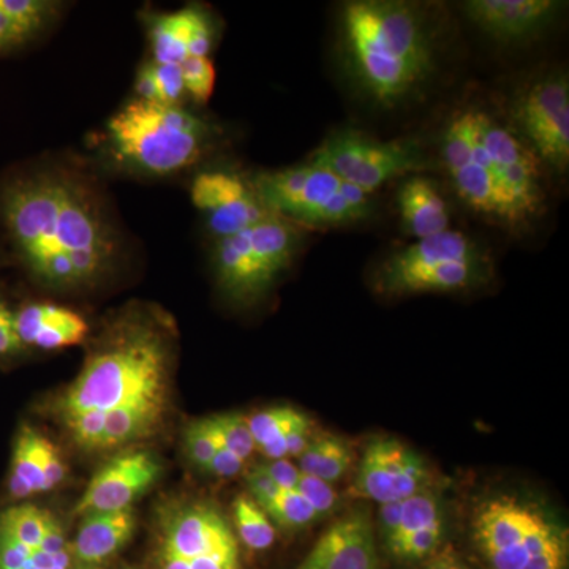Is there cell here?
<instances>
[{"label":"cell","instance_id":"cell-38","mask_svg":"<svg viewBox=\"0 0 569 569\" xmlns=\"http://www.w3.org/2000/svg\"><path fill=\"white\" fill-rule=\"evenodd\" d=\"M280 489L295 490L301 478V470L290 459L266 460L258 466Z\"/></svg>","mask_w":569,"mask_h":569},{"label":"cell","instance_id":"cell-22","mask_svg":"<svg viewBox=\"0 0 569 569\" xmlns=\"http://www.w3.org/2000/svg\"><path fill=\"white\" fill-rule=\"evenodd\" d=\"M133 530L132 509L86 515L74 538V556L82 563H102L127 545Z\"/></svg>","mask_w":569,"mask_h":569},{"label":"cell","instance_id":"cell-6","mask_svg":"<svg viewBox=\"0 0 569 569\" xmlns=\"http://www.w3.org/2000/svg\"><path fill=\"white\" fill-rule=\"evenodd\" d=\"M269 212L299 228H339L369 219L372 197L309 162L260 173L252 181Z\"/></svg>","mask_w":569,"mask_h":569},{"label":"cell","instance_id":"cell-21","mask_svg":"<svg viewBox=\"0 0 569 569\" xmlns=\"http://www.w3.org/2000/svg\"><path fill=\"white\" fill-rule=\"evenodd\" d=\"M17 328L22 346L41 350L78 346L89 332V326L80 313L52 305L24 307L17 313Z\"/></svg>","mask_w":569,"mask_h":569},{"label":"cell","instance_id":"cell-28","mask_svg":"<svg viewBox=\"0 0 569 569\" xmlns=\"http://www.w3.org/2000/svg\"><path fill=\"white\" fill-rule=\"evenodd\" d=\"M50 441L37 433L32 427L24 426L17 437L11 473L20 478L32 493L47 492L44 481V455Z\"/></svg>","mask_w":569,"mask_h":569},{"label":"cell","instance_id":"cell-32","mask_svg":"<svg viewBox=\"0 0 569 569\" xmlns=\"http://www.w3.org/2000/svg\"><path fill=\"white\" fill-rule=\"evenodd\" d=\"M211 421L222 438L224 447L233 451L236 456L247 460L253 455L257 448H254L246 417L238 413L219 415V417L211 418Z\"/></svg>","mask_w":569,"mask_h":569},{"label":"cell","instance_id":"cell-44","mask_svg":"<svg viewBox=\"0 0 569 569\" xmlns=\"http://www.w3.org/2000/svg\"><path fill=\"white\" fill-rule=\"evenodd\" d=\"M66 478V466H63L61 456L54 445L48 443L47 455H44V481L47 490L58 488Z\"/></svg>","mask_w":569,"mask_h":569},{"label":"cell","instance_id":"cell-36","mask_svg":"<svg viewBox=\"0 0 569 569\" xmlns=\"http://www.w3.org/2000/svg\"><path fill=\"white\" fill-rule=\"evenodd\" d=\"M296 492L309 501L310 507L316 509L320 518L331 515L339 505V493L335 486L321 481V479L309 477V475L301 473Z\"/></svg>","mask_w":569,"mask_h":569},{"label":"cell","instance_id":"cell-33","mask_svg":"<svg viewBox=\"0 0 569 569\" xmlns=\"http://www.w3.org/2000/svg\"><path fill=\"white\" fill-rule=\"evenodd\" d=\"M181 73L186 96L192 97L197 103H206L211 99L216 86V67L211 59H189L181 63Z\"/></svg>","mask_w":569,"mask_h":569},{"label":"cell","instance_id":"cell-1","mask_svg":"<svg viewBox=\"0 0 569 569\" xmlns=\"http://www.w3.org/2000/svg\"><path fill=\"white\" fill-rule=\"evenodd\" d=\"M0 211L22 260L52 287L91 283L118 249L96 194L66 171H39L11 182Z\"/></svg>","mask_w":569,"mask_h":569},{"label":"cell","instance_id":"cell-9","mask_svg":"<svg viewBox=\"0 0 569 569\" xmlns=\"http://www.w3.org/2000/svg\"><path fill=\"white\" fill-rule=\"evenodd\" d=\"M471 533L490 569H526L535 556L567 539L541 509L512 496L482 501L475 511Z\"/></svg>","mask_w":569,"mask_h":569},{"label":"cell","instance_id":"cell-14","mask_svg":"<svg viewBox=\"0 0 569 569\" xmlns=\"http://www.w3.org/2000/svg\"><path fill=\"white\" fill-rule=\"evenodd\" d=\"M190 197L217 241L272 216L261 203L253 183L233 171L213 170L194 176Z\"/></svg>","mask_w":569,"mask_h":569},{"label":"cell","instance_id":"cell-40","mask_svg":"<svg viewBox=\"0 0 569 569\" xmlns=\"http://www.w3.org/2000/svg\"><path fill=\"white\" fill-rule=\"evenodd\" d=\"M17 328V313L0 302V355L13 353L22 348Z\"/></svg>","mask_w":569,"mask_h":569},{"label":"cell","instance_id":"cell-8","mask_svg":"<svg viewBox=\"0 0 569 569\" xmlns=\"http://www.w3.org/2000/svg\"><path fill=\"white\" fill-rule=\"evenodd\" d=\"M310 160L370 197L387 183L430 167L421 142L411 138L378 140L355 129L336 130L326 137Z\"/></svg>","mask_w":569,"mask_h":569},{"label":"cell","instance_id":"cell-42","mask_svg":"<svg viewBox=\"0 0 569 569\" xmlns=\"http://www.w3.org/2000/svg\"><path fill=\"white\" fill-rule=\"evenodd\" d=\"M400 512H402V501H395V503L380 505L378 511V531L383 539L385 545L395 537L397 527L400 523Z\"/></svg>","mask_w":569,"mask_h":569},{"label":"cell","instance_id":"cell-31","mask_svg":"<svg viewBox=\"0 0 569 569\" xmlns=\"http://www.w3.org/2000/svg\"><path fill=\"white\" fill-rule=\"evenodd\" d=\"M47 518V511H41L33 505H20V507L7 509L0 515V527L9 531L11 537L18 539L21 545L28 546L32 550H39Z\"/></svg>","mask_w":569,"mask_h":569},{"label":"cell","instance_id":"cell-15","mask_svg":"<svg viewBox=\"0 0 569 569\" xmlns=\"http://www.w3.org/2000/svg\"><path fill=\"white\" fill-rule=\"evenodd\" d=\"M567 3L557 0H468L463 13L471 24L500 44L537 40Z\"/></svg>","mask_w":569,"mask_h":569},{"label":"cell","instance_id":"cell-13","mask_svg":"<svg viewBox=\"0 0 569 569\" xmlns=\"http://www.w3.org/2000/svg\"><path fill=\"white\" fill-rule=\"evenodd\" d=\"M429 471L413 449L396 438L377 437L367 445L355 492L378 505L403 501L426 489Z\"/></svg>","mask_w":569,"mask_h":569},{"label":"cell","instance_id":"cell-12","mask_svg":"<svg viewBox=\"0 0 569 569\" xmlns=\"http://www.w3.org/2000/svg\"><path fill=\"white\" fill-rule=\"evenodd\" d=\"M440 159L460 200L489 222L512 231L507 204L478 138L473 107L452 112L445 123Z\"/></svg>","mask_w":569,"mask_h":569},{"label":"cell","instance_id":"cell-11","mask_svg":"<svg viewBox=\"0 0 569 569\" xmlns=\"http://www.w3.org/2000/svg\"><path fill=\"white\" fill-rule=\"evenodd\" d=\"M545 170L565 174L569 167V82L563 71H548L523 86L508 123Z\"/></svg>","mask_w":569,"mask_h":569},{"label":"cell","instance_id":"cell-19","mask_svg":"<svg viewBox=\"0 0 569 569\" xmlns=\"http://www.w3.org/2000/svg\"><path fill=\"white\" fill-rule=\"evenodd\" d=\"M153 62L181 66L194 58H209L216 43V26L201 7H186L156 17L149 26Z\"/></svg>","mask_w":569,"mask_h":569},{"label":"cell","instance_id":"cell-48","mask_svg":"<svg viewBox=\"0 0 569 569\" xmlns=\"http://www.w3.org/2000/svg\"><path fill=\"white\" fill-rule=\"evenodd\" d=\"M28 569H37V568H28ZM56 569H62V568H56Z\"/></svg>","mask_w":569,"mask_h":569},{"label":"cell","instance_id":"cell-45","mask_svg":"<svg viewBox=\"0 0 569 569\" xmlns=\"http://www.w3.org/2000/svg\"><path fill=\"white\" fill-rule=\"evenodd\" d=\"M39 550L47 553H59L66 550L62 526L50 512H48L47 526H44L43 539H41Z\"/></svg>","mask_w":569,"mask_h":569},{"label":"cell","instance_id":"cell-18","mask_svg":"<svg viewBox=\"0 0 569 569\" xmlns=\"http://www.w3.org/2000/svg\"><path fill=\"white\" fill-rule=\"evenodd\" d=\"M163 549L187 561L200 557H239L238 541L216 509L193 505L173 512L164 523Z\"/></svg>","mask_w":569,"mask_h":569},{"label":"cell","instance_id":"cell-35","mask_svg":"<svg viewBox=\"0 0 569 569\" xmlns=\"http://www.w3.org/2000/svg\"><path fill=\"white\" fill-rule=\"evenodd\" d=\"M104 419H107L104 411H84V413L67 418L66 425L81 448L96 451L102 443Z\"/></svg>","mask_w":569,"mask_h":569},{"label":"cell","instance_id":"cell-25","mask_svg":"<svg viewBox=\"0 0 569 569\" xmlns=\"http://www.w3.org/2000/svg\"><path fill=\"white\" fill-rule=\"evenodd\" d=\"M353 462L355 451L346 440L323 433L312 438L299 455L298 468L301 473L335 486L346 477Z\"/></svg>","mask_w":569,"mask_h":569},{"label":"cell","instance_id":"cell-47","mask_svg":"<svg viewBox=\"0 0 569 569\" xmlns=\"http://www.w3.org/2000/svg\"><path fill=\"white\" fill-rule=\"evenodd\" d=\"M160 563H162V569H192L189 561L163 548L160 553Z\"/></svg>","mask_w":569,"mask_h":569},{"label":"cell","instance_id":"cell-26","mask_svg":"<svg viewBox=\"0 0 569 569\" xmlns=\"http://www.w3.org/2000/svg\"><path fill=\"white\" fill-rule=\"evenodd\" d=\"M301 411L276 407L247 418L254 448L268 460L288 459L287 438Z\"/></svg>","mask_w":569,"mask_h":569},{"label":"cell","instance_id":"cell-43","mask_svg":"<svg viewBox=\"0 0 569 569\" xmlns=\"http://www.w3.org/2000/svg\"><path fill=\"white\" fill-rule=\"evenodd\" d=\"M422 569H473L452 546H445L426 560Z\"/></svg>","mask_w":569,"mask_h":569},{"label":"cell","instance_id":"cell-24","mask_svg":"<svg viewBox=\"0 0 569 569\" xmlns=\"http://www.w3.org/2000/svg\"><path fill=\"white\" fill-rule=\"evenodd\" d=\"M163 400H140L108 411L100 449L126 447L148 437L159 425Z\"/></svg>","mask_w":569,"mask_h":569},{"label":"cell","instance_id":"cell-20","mask_svg":"<svg viewBox=\"0 0 569 569\" xmlns=\"http://www.w3.org/2000/svg\"><path fill=\"white\" fill-rule=\"evenodd\" d=\"M396 203L403 231L415 241L451 230L447 201L432 179L425 176L402 179L397 189Z\"/></svg>","mask_w":569,"mask_h":569},{"label":"cell","instance_id":"cell-5","mask_svg":"<svg viewBox=\"0 0 569 569\" xmlns=\"http://www.w3.org/2000/svg\"><path fill=\"white\" fill-rule=\"evenodd\" d=\"M493 261L462 231L448 230L388 254L373 272L378 293H452L489 282Z\"/></svg>","mask_w":569,"mask_h":569},{"label":"cell","instance_id":"cell-39","mask_svg":"<svg viewBox=\"0 0 569 569\" xmlns=\"http://www.w3.org/2000/svg\"><path fill=\"white\" fill-rule=\"evenodd\" d=\"M244 463L246 460H242L239 456H236L233 451H230V449L224 447L222 438H220L216 456H213L209 466L206 467V470L211 471L212 475H216V477L219 478H234L241 473L242 468H244Z\"/></svg>","mask_w":569,"mask_h":569},{"label":"cell","instance_id":"cell-30","mask_svg":"<svg viewBox=\"0 0 569 569\" xmlns=\"http://www.w3.org/2000/svg\"><path fill=\"white\" fill-rule=\"evenodd\" d=\"M257 505L282 529H305L321 519L309 501L296 490L277 488L271 497Z\"/></svg>","mask_w":569,"mask_h":569},{"label":"cell","instance_id":"cell-16","mask_svg":"<svg viewBox=\"0 0 569 569\" xmlns=\"http://www.w3.org/2000/svg\"><path fill=\"white\" fill-rule=\"evenodd\" d=\"M159 475V463L146 452L119 456L96 473L74 511L86 516L130 509L133 501L151 488Z\"/></svg>","mask_w":569,"mask_h":569},{"label":"cell","instance_id":"cell-23","mask_svg":"<svg viewBox=\"0 0 569 569\" xmlns=\"http://www.w3.org/2000/svg\"><path fill=\"white\" fill-rule=\"evenodd\" d=\"M58 11L48 0H0V52L39 36Z\"/></svg>","mask_w":569,"mask_h":569},{"label":"cell","instance_id":"cell-7","mask_svg":"<svg viewBox=\"0 0 569 569\" xmlns=\"http://www.w3.org/2000/svg\"><path fill=\"white\" fill-rule=\"evenodd\" d=\"M302 242V228L274 213L241 233L219 239L213 271L220 290L239 305H254L293 264Z\"/></svg>","mask_w":569,"mask_h":569},{"label":"cell","instance_id":"cell-27","mask_svg":"<svg viewBox=\"0 0 569 569\" xmlns=\"http://www.w3.org/2000/svg\"><path fill=\"white\" fill-rule=\"evenodd\" d=\"M134 92L142 102L179 104L186 96L181 66L153 61L144 63L138 71Z\"/></svg>","mask_w":569,"mask_h":569},{"label":"cell","instance_id":"cell-3","mask_svg":"<svg viewBox=\"0 0 569 569\" xmlns=\"http://www.w3.org/2000/svg\"><path fill=\"white\" fill-rule=\"evenodd\" d=\"M159 323L126 320L97 348L59 400L63 419L84 411H108L164 400L170 343Z\"/></svg>","mask_w":569,"mask_h":569},{"label":"cell","instance_id":"cell-41","mask_svg":"<svg viewBox=\"0 0 569 569\" xmlns=\"http://www.w3.org/2000/svg\"><path fill=\"white\" fill-rule=\"evenodd\" d=\"M568 567V541L561 539L556 545L549 546L541 553L535 556L527 563L526 569H567Z\"/></svg>","mask_w":569,"mask_h":569},{"label":"cell","instance_id":"cell-46","mask_svg":"<svg viewBox=\"0 0 569 569\" xmlns=\"http://www.w3.org/2000/svg\"><path fill=\"white\" fill-rule=\"evenodd\" d=\"M189 563L192 569H241L239 557H200Z\"/></svg>","mask_w":569,"mask_h":569},{"label":"cell","instance_id":"cell-2","mask_svg":"<svg viewBox=\"0 0 569 569\" xmlns=\"http://www.w3.org/2000/svg\"><path fill=\"white\" fill-rule=\"evenodd\" d=\"M339 50L356 89L392 108L432 81L440 44L436 22L419 3L351 0L340 9Z\"/></svg>","mask_w":569,"mask_h":569},{"label":"cell","instance_id":"cell-4","mask_svg":"<svg viewBox=\"0 0 569 569\" xmlns=\"http://www.w3.org/2000/svg\"><path fill=\"white\" fill-rule=\"evenodd\" d=\"M108 144L116 160L152 176L186 170L200 159L209 138L208 123L181 104L133 100L107 126Z\"/></svg>","mask_w":569,"mask_h":569},{"label":"cell","instance_id":"cell-37","mask_svg":"<svg viewBox=\"0 0 569 569\" xmlns=\"http://www.w3.org/2000/svg\"><path fill=\"white\" fill-rule=\"evenodd\" d=\"M33 550L0 527V569H28Z\"/></svg>","mask_w":569,"mask_h":569},{"label":"cell","instance_id":"cell-10","mask_svg":"<svg viewBox=\"0 0 569 569\" xmlns=\"http://www.w3.org/2000/svg\"><path fill=\"white\" fill-rule=\"evenodd\" d=\"M473 111L478 138L507 204L512 231L527 230L546 211L545 168L508 123L482 108L473 107Z\"/></svg>","mask_w":569,"mask_h":569},{"label":"cell","instance_id":"cell-29","mask_svg":"<svg viewBox=\"0 0 569 569\" xmlns=\"http://www.w3.org/2000/svg\"><path fill=\"white\" fill-rule=\"evenodd\" d=\"M234 526L247 548L266 550L276 541V526L249 496H239L233 505Z\"/></svg>","mask_w":569,"mask_h":569},{"label":"cell","instance_id":"cell-17","mask_svg":"<svg viewBox=\"0 0 569 569\" xmlns=\"http://www.w3.org/2000/svg\"><path fill=\"white\" fill-rule=\"evenodd\" d=\"M295 569H381L369 511L358 508L337 520Z\"/></svg>","mask_w":569,"mask_h":569},{"label":"cell","instance_id":"cell-34","mask_svg":"<svg viewBox=\"0 0 569 569\" xmlns=\"http://www.w3.org/2000/svg\"><path fill=\"white\" fill-rule=\"evenodd\" d=\"M219 443V433H217L211 418L193 422L187 430V451H189L190 458L197 466L208 467L213 456H216Z\"/></svg>","mask_w":569,"mask_h":569}]
</instances>
